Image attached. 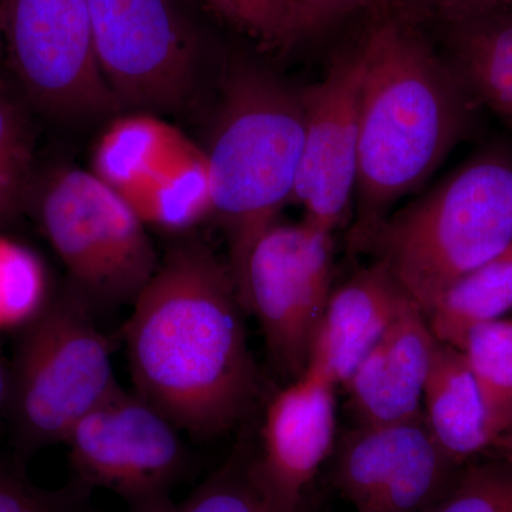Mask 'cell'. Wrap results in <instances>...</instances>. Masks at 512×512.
Here are the masks:
<instances>
[{
  "label": "cell",
  "mask_w": 512,
  "mask_h": 512,
  "mask_svg": "<svg viewBox=\"0 0 512 512\" xmlns=\"http://www.w3.org/2000/svg\"><path fill=\"white\" fill-rule=\"evenodd\" d=\"M124 328L138 396L200 439L234 429L258 393L228 264L200 241L165 252Z\"/></svg>",
  "instance_id": "obj_1"
},
{
  "label": "cell",
  "mask_w": 512,
  "mask_h": 512,
  "mask_svg": "<svg viewBox=\"0 0 512 512\" xmlns=\"http://www.w3.org/2000/svg\"><path fill=\"white\" fill-rule=\"evenodd\" d=\"M360 53L357 217L350 234L357 249L397 201L439 168L470 116L460 77L407 26H377Z\"/></svg>",
  "instance_id": "obj_2"
},
{
  "label": "cell",
  "mask_w": 512,
  "mask_h": 512,
  "mask_svg": "<svg viewBox=\"0 0 512 512\" xmlns=\"http://www.w3.org/2000/svg\"><path fill=\"white\" fill-rule=\"evenodd\" d=\"M305 117V90L259 67L239 66L229 74L205 154L211 215L227 238L241 303L252 248L293 200Z\"/></svg>",
  "instance_id": "obj_3"
},
{
  "label": "cell",
  "mask_w": 512,
  "mask_h": 512,
  "mask_svg": "<svg viewBox=\"0 0 512 512\" xmlns=\"http://www.w3.org/2000/svg\"><path fill=\"white\" fill-rule=\"evenodd\" d=\"M512 247V158L487 151L384 218L362 249L429 316L461 276Z\"/></svg>",
  "instance_id": "obj_4"
},
{
  "label": "cell",
  "mask_w": 512,
  "mask_h": 512,
  "mask_svg": "<svg viewBox=\"0 0 512 512\" xmlns=\"http://www.w3.org/2000/svg\"><path fill=\"white\" fill-rule=\"evenodd\" d=\"M109 340L90 302L67 289L28 323L9 377L8 407L20 450L66 441L94 407L119 389Z\"/></svg>",
  "instance_id": "obj_5"
},
{
  "label": "cell",
  "mask_w": 512,
  "mask_h": 512,
  "mask_svg": "<svg viewBox=\"0 0 512 512\" xmlns=\"http://www.w3.org/2000/svg\"><path fill=\"white\" fill-rule=\"evenodd\" d=\"M29 211L90 303L134 302L156 274L146 224L93 171L62 165L37 174Z\"/></svg>",
  "instance_id": "obj_6"
},
{
  "label": "cell",
  "mask_w": 512,
  "mask_h": 512,
  "mask_svg": "<svg viewBox=\"0 0 512 512\" xmlns=\"http://www.w3.org/2000/svg\"><path fill=\"white\" fill-rule=\"evenodd\" d=\"M3 55L32 110L82 120L123 109L97 62L87 0H0Z\"/></svg>",
  "instance_id": "obj_7"
},
{
  "label": "cell",
  "mask_w": 512,
  "mask_h": 512,
  "mask_svg": "<svg viewBox=\"0 0 512 512\" xmlns=\"http://www.w3.org/2000/svg\"><path fill=\"white\" fill-rule=\"evenodd\" d=\"M332 279V234L309 222L274 224L249 255L244 309L264 333L272 365L286 380L305 375Z\"/></svg>",
  "instance_id": "obj_8"
},
{
  "label": "cell",
  "mask_w": 512,
  "mask_h": 512,
  "mask_svg": "<svg viewBox=\"0 0 512 512\" xmlns=\"http://www.w3.org/2000/svg\"><path fill=\"white\" fill-rule=\"evenodd\" d=\"M178 431L153 404L119 387L64 441L74 480L120 495L128 510L170 500L190 468Z\"/></svg>",
  "instance_id": "obj_9"
},
{
  "label": "cell",
  "mask_w": 512,
  "mask_h": 512,
  "mask_svg": "<svg viewBox=\"0 0 512 512\" xmlns=\"http://www.w3.org/2000/svg\"><path fill=\"white\" fill-rule=\"evenodd\" d=\"M97 62L121 107L173 110L191 93L197 45L170 0H87Z\"/></svg>",
  "instance_id": "obj_10"
},
{
  "label": "cell",
  "mask_w": 512,
  "mask_h": 512,
  "mask_svg": "<svg viewBox=\"0 0 512 512\" xmlns=\"http://www.w3.org/2000/svg\"><path fill=\"white\" fill-rule=\"evenodd\" d=\"M457 470L424 419L359 424L340 441L332 483L356 512H420L440 497Z\"/></svg>",
  "instance_id": "obj_11"
},
{
  "label": "cell",
  "mask_w": 512,
  "mask_h": 512,
  "mask_svg": "<svg viewBox=\"0 0 512 512\" xmlns=\"http://www.w3.org/2000/svg\"><path fill=\"white\" fill-rule=\"evenodd\" d=\"M360 47L305 89V138L292 202L303 221L332 234L348 218L359 173Z\"/></svg>",
  "instance_id": "obj_12"
},
{
  "label": "cell",
  "mask_w": 512,
  "mask_h": 512,
  "mask_svg": "<svg viewBox=\"0 0 512 512\" xmlns=\"http://www.w3.org/2000/svg\"><path fill=\"white\" fill-rule=\"evenodd\" d=\"M335 387L322 369L309 365L266 409L251 470L278 512H306V493L335 443Z\"/></svg>",
  "instance_id": "obj_13"
},
{
  "label": "cell",
  "mask_w": 512,
  "mask_h": 512,
  "mask_svg": "<svg viewBox=\"0 0 512 512\" xmlns=\"http://www.w3.org/2000/svg\"><path fill=\"white\" fill-rule=\"evenodd\" d=\"M436 343L419 308L404 313L384 332L343 383L359 424L387 426L424 419V386Z\"/></svg>",
  "instance_id": "obj_14"
},
{
  "label": "cell",
  "mask_w": 512,
  "mask_h": 512,
  "mask_svg": "<svg viewBox=\"0 0 512 512\" xmlns=\"http://www.w3.org/2000/svg\"><path fill=\"white\" fill-rule=\"evenodd\" d=\"M416 303L380 262L330 293L309 365L343 384L384 332Z\"/></svg>",
  "instance_id": "obj_15"
},
{
  "label": "cell",
  "mask_w": 512,
  "mask_h": 512,
  "mask_svg": "<svg viewBox=\"0 0 512 512\" xmlns=\"http://www.w3.org/2000/svg\"><path fill=\"white\" fill-rule=\"evenodd\" d=\"M205 157L180 130L150 114L114 120L97 143L93 173L123 200L171 183Z\"/></svg>",
  "instance_id": "obj_16"
},
{
  "label": "cell",
  "mask_w": 512,
  "mask_h": 512,
  "mask_svg": "<svg viewBox=\"0 0 512 512\" xmlns=\"http://www.w3.org/2000/svg\"><path fill=\"white\" fill-rule=\"evenodd\" d=\"M424 421L453 466L460 468L493 446L483 396L460 350L437 340L424 386Z\"/></svg>",
  "instance_id": "obj_17"
},
{
  "label": "cell",
  "mask_w": 512,
  "mask_h": 512,
  "mask_svg": "<svg viewBox=\"0 0 512 512\" xmlns=\"http://www.w3.org/2000/svg\"><path fill=\"white\" fill-rule=\"evenodd\" d=\"M454 35V72L467 90L512 126V16L461 20Z\"/></svg>",
  "instance_id": "obj_18"
},
{
  "label": "cell",
  "mask_w": 512,
  "mask_h": 512,
  "mask_svg": "<svg viewBox=\"0 0 512 512\" xmlns=\"http://www.w3.org/2000/svg\"><path fill=\"white\" fill-rule=\"evenodd\" d=\"M511 309L512 247L448 286L427 320L434 338L460 349L471 329Z\"/></svg>",
  "instance_id": "obj_19"
},
{
  "label": "cell",
  "mask_w": 512,
  "mask_h": 512,
  "mask_svg": "<svg viewBox=\"0 0 512 512\" xmlns=\"http://www.w3.org/2000/svg\"><path fill=\"white\" fill-rule=\"evenodd\" d=\"M36 177L32 107L0 73V229L28 212Z\"/></svg>",
  "instance_id": "obj_20"
},
{
  "label": "cell",
  "mask_w": 512,
  "mask_h": 512,
  "mask_svg": "<svg viewBox=\"0 0 512 512\" xmlns=\"http://www.w3.org/2000/svg\"><path fill=\"white\" fill-rule=\"evenodd\" d=\"M458 350L476 379L497 439L512 427V320L476 326Z\"/></svg>",
  "instance_id": "obj_21"
},
{
  "label": "cell",
  "mask_w": 512,
  "mask_h": 512,
  "mask_svg": "<svg viewBox=\"0 0 512 512\" xmlns=\"http://www.w3.org/2000/svg\"><path fill=\"white\" fill-rule=\"evenodd\" d=\"M157 512H278L262 493L251 470V453L238 450L198 485L181 504L168 500Z\"/></svg>",
  "instance_id": "obj_22"
},
{
  "label": "cell",
  "mask_w": 512,
  "mask_h": 512,
  "mask_svg": "<svg viewBox=\"0 0 512 512\" xmlns=\"http://www.w3.org/2000/svg\"><path fill=\"white\" fill-rule=\"evenodd\" d=\"M45 266L18 242L0 237V329L29 323L46 305Z\"/></svg>",
  "instance_id": "obj_23"
},
{
  "label": "cell",
  "mask_w": 512,
  "mask_h": 512,
  "mask_svg": "<svg viewBox=\"0 0 512 512\" xmlns=\"http://www.w3.org/2000/svg\"><path fill=\"white\" fill-rule=\"evenodd\" d=\"M420 512H512V463H467L439 498Z\"/></svg>",
  "instance_id": "obj_24"
},
{
  "label": "cell",
  "mask_w": 512,
  "mask_h": 512,
  "mask_svg": "<svg viewBox=\"0 0 512 512\" xmlns=\"http://www.w3.org/2000/svg\"><path fill=\"white\" fill-rule=\"evenodd\" d=\"M90 493L76 480L60 490H45L18 467L0 463V512H89Z\"/></svg>",
  "instance_id": "obj_25"
},
{
  "label": "cell",
  "mask_w": 512,
  "mask_h": 512,
  "mask_svg": "<svg viewBox=\"0 0 512 512\" xmlns=\"http://www.w3.org/2000/svg\"><path fill=\"white\" fill-rule=\"evenodd\" d=\"M238 25L266 42L291 40L296 0H229Z\"/></svg>",
  "instance_id": "obj_26"
},
{
  "label": "cell",
  "mask_w": 512,
  "mask_h": 512,
  "mask_svg": "<svg viewBox=\"0 0 512 512\" xmlns=\"http://www.w3.org/2000/svg\"><path fill=\"white\" fill-rule=\"evenodd\" d=\"M376 0H296L291 40L311 35Z\"/></svg>",
  "instance_id": "obj_27"
},
{
  "label": "cell",
  "mask_w": 512,
  "mask_h": 512,
  "mask_svg": "<svg viewBox=\"0 0 512 512\" xmlns=\"http://www.w3.org/2000/svg\"><path fill=\"white\" fill-rule=\"evenodd\" d=\"M421 2L464 20L491 13V10L503 0H421Z\"/></svg>",
  "instance_id": "obj_28"
},
{
  "label": "cell",
  "mask_w": 512,
  "mask_h": 512,
  "mask_svg": "<svg viewBox=\"0 0 512 512\" xmlns=\"http://www.w3.org/2000/svg\"><path fill=\"white\" fill-rule=\"evenodd\" d=\"M491 447L497 451L500 458H504V460L512 463V430H508L505 431V433L500 434V436L494 440L493 446Z\"/></svg>",
  "instance_id": "obj_29"
},
{
  "label": "cell",
  "mask_w": 512,
  "mask_h": 512,
  "mask_svg": "<svg viewBox=\"0 0 512 512\" xmlns=\"http://www.w3.org/2000/svg\"><path fill=\"white\" fill-rule=\"evenodd\" d=\"M198 2L204 3L205 6L215 10V12L220 13V15L224 16L231 22L237 23V18H235L234 8H232L231 2L229 0H198Z\"/></svg>",
  "instance_id": "obj_30"
},
{
  "label": "cell",
  "mask_w": 512,
  "mask_h": 512,
  "mask_svg": "<svg viewBox=\"0 0 512 512\" xmlns=\"http://www.w3.org/2000/svg\"><path fill=\"white\" fill-rule=\"evenodd\" d=\"M9 396V377L6 376L3 370L2 363H0V413L8 407Z\"/></svg>",
  "instance_id": "obj_31"
},
{
  "label": "cell",
  "mask_w": 512,
  "mask_h": 512,
  "mask_svg": "<svg viewBox=\"0 0 512 512\" xmlns=\"http://www.w3.org/2000/svg\"><path fill=\"white\" fill-rule=\"evenodd\" d=\"M165 501H167V500H165ZM161 503H163V501H161ZM161 503L147 505V507L131 508V510H128V512H157L158 504H161Z\"/></svg>",
  "instance_id": "obj_32"
},
{
  "label": "cell",
  "mask_w": 512,
  "mask_h": 512,
  "mask_svg": "<svg viewBox=\"0 0 512 512\" xmlns=\"http://www.w3.org/2000/svg\"><path fill=\"white\" fill-rule=\"evenodd\" d=\"M3 63H5V55H3L2 28H0V73H2V64Z\"/></svg>",
  "instance_id": "obj_33"
},
{
  "label": "cell",
  "mask_w": 512,
  "mask_h": 512,
  "mask_svg": "<svg viewBox=\"0 0 512 512\" xmlns=\"http://www.w3.org/2000/svg\"><path fill=\"white\" fill-rule=\"evenodd\" d=\"M510 430H512V427H511V429H510Z\"/></svg>",
  "instance_id": "obj_34"
}]
</instances>
